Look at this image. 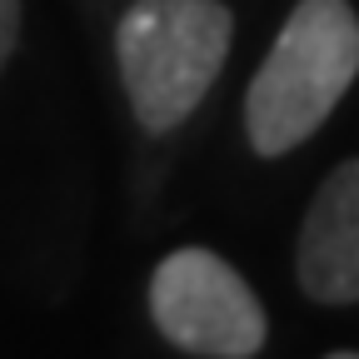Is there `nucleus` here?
I'll return each mask as SVG.
<instances>
[{"instance_id": "f257e3e1", "label": "nucleus", "mask_w": 359, "mask_h": 359, "mask_svg": "<svg viewBox=\"0 0 359 359\" xmlns=\"http://www.w3.org/2000/svg\"><path fill=\"white\" fill-rule=\"evenodd\" d=\"M359 75V15L349 0H299L245 95V130L259 155H285L330 120Z\"/></svg>"}, {"instance_id": "f03ea898", "label": "nucleus", "mask_w": 359, "mask_h": 359, "mask_svg": "<svg viewBox=\"0 0 359 359\" xmlns=\"http://www.w3.org/2000/svg\"><path fill=\"white\" fill-rule=\"evenodd\" d=\"M235 15L219 0H135L120 20L115 55L130 90V110L150 135L175 130L230 55Z\"/></svg>"}, {"instance_id": "7ed1b4c3", "label": "nucleus", "mask_w": 359, "mask_h": 359, "mask_svg": "<svg viewBox=\"0 0 359 359\" xmlns=\"http://www.w3.org/2000/svg\"><path fill=\"white\" fill-rule=\"evenodd\" d=\"M150 314L160 334L205 359H250L264 349V304L210 250H175L150 280Z\"/></svg>"}, {"instance_id": "20e7f679", "label": "nucleus", "mask_w": 359, "mask_h": 359, "mask_svg": "<svg viewBox=\"0 0 359 359\" xmlns=\"http://www.w3.org/2000/svg\"><path fill=\"white\" fill-rule=\"evenodd\" d=\"M299 290L320 304H359V160L330 170L304 215Z\"/></svg>"}, {"instance_id": "39448f33", "label": "nucleus", "mask_w": 359, "mask_h": 359, "mask_svg": "<svg viewBox=\"0 0 359 359\" xmlns=\"http://www.w3.org/2000/svg\"><path fill=\"white\" fill-rule=\"evenodd\" d=\"M15 35H20V0H0V65L11 60Z\"/></svg>"}]
</instances>
